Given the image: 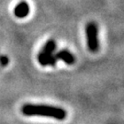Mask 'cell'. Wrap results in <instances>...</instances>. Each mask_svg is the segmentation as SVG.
<instances>
[{
	"label": "cell",
	"mask_w": 124,
	"mask_h": 124,
	"mask_svg": "<svg viewBox=\"0 0 124 124\" xmlns=\"http://www.w3.org/2000/svg\"><path fill=\"white\" fill-rule=\"evenodd\" d=\"M21 111L26 116H41L53 118L58 120H64L67 116L66 110L62 108L41 104H25L22 107Z\"/></svg>",
	"instance_id": "obj_1"
},
{
	"label": "cell",
	"mask_w": 124,
	"mask_h": 124,
	"mask_svg": "<svg viewBox=\"0 0 124 124\" xmlns=\"http://www.w3.org/2000/svg\"><path fill=\"white\" fill-rule=\"evenodd\" d=\"M56 49V42L53 40H48L43 48L38 54L39 62L42 66H54L57 62L58 59L55 54H53Z\"/></svg>",
	"instance_id": "obj_2"
},
{
	"label": "cell",
	"mask_w": 124,
	"mask_h": 124,
	"mask_svg": "<svg viewBox=\"0 0 124 124\" xmlns=\"http://www.w3.org/2000/svg\"><path fill=\"white\" fill-rule=\"evenodd\" d=\"M85 34H86V42L87 47L90 52L96 53L99 48L98 42V29L95 22H89L85 27Z\"/></svg>",
	"instance_id": "obj_3"
},
{
	"label": "cell",
	"mask_w": 124,
	"mask_h": 124,
	"mask_svg": "<svg viewBox=\"0 0 124 124\" xmlns=\"http://www.w3.org/2000/svg\"><path fill=\"white\" fill-rule=\"evenodd\" d=\"M29 13H30V6L25 1H22L19 4H18L14 9V14L18 18H26Z\"/></svg>",
	"instance_id": "obj_4"
},
{
	"label": "cell",
	"mask_w": 124,
	"mask_h": 124,
	"mask_svg": "<svg viewBox=\"0 0 124 124\" xmlns=\"http://www.w3.org/2000/svg\"><path fill=\"white\" fill-rule=\"evenodd\" d=\"M55 56H56L58 60H62V62H64L66 64H69V65L74 64L75 62V57L74 56V54L70 53L69 51H67V50H61V51H59L55 54Z\"/></svg>",
	"instance_id": "obj_5"
},
{
	"label": "cell",
	"mask_w": 124,
	"mask_h": 124,
	"mask_svg": "<svg viewBox=\"0 0 124 124\" xmlns=\"http://www.w3.org/2000/svg\"><path fill=\"white\" fill-rule=\"evenodd\" d=\"M0 62L3 65H7L8 63V58L7 57V56H1L0 57Z\"/></svg>",
	"instance_id": "obj_6"
}]
</instances>
